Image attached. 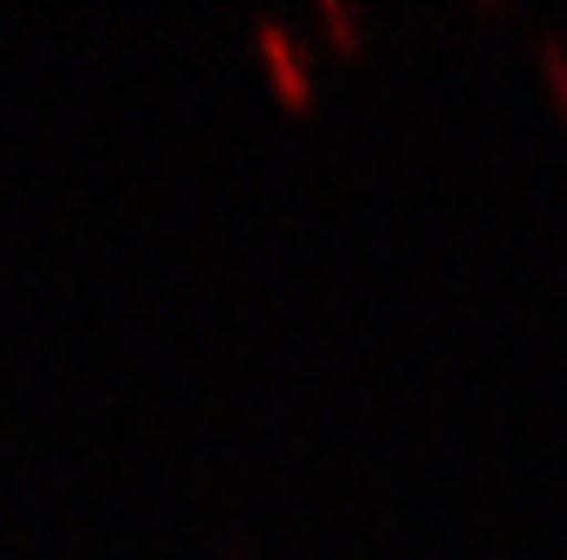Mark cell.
Here are the masks:
<instances>
[{"instance_id": "1", "label": "cell", "mask_w": 567, "mask_h": 560, "mask_svg": "<svg viewBox=\"0 0 567 560\" xmlns=\"http://www.w3.org/2000/svg\"><path fill=\"white\" fill-rule=\"evenodd\" d=\"M255 40H261V59H268V72H275V85H281L287 105H307L313 98V79H307V53L287 40L281 20H255Z\"/></svg>"}, {"instance_id": "2", "label": "cell", "mask_w": 567, "mask_h": 560, "mask_svg": "<svg viewBox=\"0 0 567 560\" xmlns=\"http://www.w3.org/2000/svg\"><path fill=\"white\" fill-rule=\"evenodd\" d=\"M542 65H548V79L561 85V105H567V46H561V40H548V46H542Z\"/></svg>"}, {"instance_id": "3", "label": "cell", "mask_w": 567, "mask_h": 560, "mask_svg": "<svg viewBox=\"0 0 567 560\" xmlns=\"http://www.w3.org/2000/svg\"><path fill=\"white\" fill-rule=\"evenodd\" d=\"M327 20H333V33H340V40H352V33H359V20H352L346 7H333V0H327Z\"/></svg>"}]
</instances>
